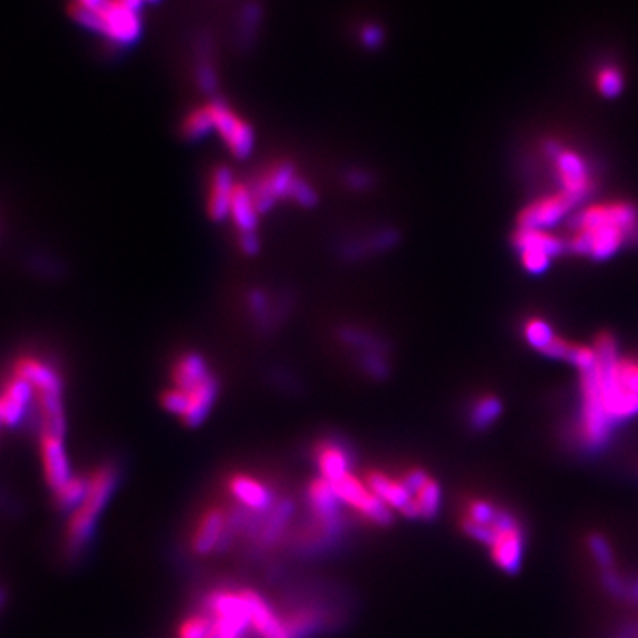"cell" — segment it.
<instances>
[{"label": "cell", "instance_id": "cell-1", "mask_svg": "<svg viewBox=\"0 0 638 638\" xmlns=\"http://www.w3.org/2000/svg\"><path fill=\"white\" fill-rule=\"evenodd\" d=\"M598 360L580 372L582 410L578 437L587 449L603 447L614 426L638 415V394L619 371V346L614 335L600 333L594 340Z\"/></svg>", "mask_w": 638, "mask_h": 638}, {"label": "cell", "instance_id": "cell-2", "mask_svg": "<svg viewBox=\"0 0 638 638\" xmlns=\"http://www.w3.org/2000/svg\"><path fill=\"white\" fill-rule=\"evenodd\" d=\"M568 252L593 261L618 256L626 245L638 241V208L630 200L596 202L571 217Z\"/></svg>", "mask_w": 638, "mask_h": 638}, {"label": "cell", "instance_id": "cell-3", "mask_svg": "<svg viewBox=\"0 0 638 638\" xmlns=\"http://www.w3.org/2000/svg\"><path fill=\"white\" fill-rule=\"evenodd\" d=\"M172 387L183 396L184 413L179 419L188 428L200 426L213 410L220 383L206 356L199 351L181 353L170 369Z\"/></svg>", "mask_w": 638, "mask_h": 638}, {"label": "cell", "instance_id": "cell-4", "mask_svg": "<svg viewBox=\"0 0 638 638\" xmlns=\"http://www.w3.org/2000/svg\"><path fill=\"white\" fill-rule=\"evenodd\" d=\"M118 484V470L112 463H103L89 476V487L80 505L70 516L66 527V553L78 557L91 541L100 514L110 500Z\"/></svg>", "mask_w": 638, "mask_h": 638}, {"label": "cell", "instance_id": "cell-5", "mask_svg": "<svg viewBox=\"0 0 638 638\" xmlns=\"http://www.w3.org/2000/svg\"><path fill=\"white\" fill-rule=\"evenodd\" d=\"M250 190L261 215L274 209L281 200L300 208H313L318 202V192L299 174L291 161H277L263 170L250 184Z\"/></svg>", "mask_w": 638, "mask_h": 638}, {"label": "cell", "instance_id": "cell-6", "mask_svg": "<svg viewBox=\"0 0 638 638\" xmlns=\"http://www.w3.org/2000/svg\"><path fill=\"white\" fill-rule=\"evenodd\" d=\"M68 12L78 25L102 34L116 46L135 45L143 36L141 12L125 7L119 0H107L96 11L71 2Z\"/></svg>", "mask_w": 638, "mask_h": 638}, {"label": "cell", "instance_id": "cell-7", "mask_svg": "<svg viewBox=\"0 0 638 638\" xmlns=\"http://www.w3.org/2000/svg\"><path fill=\"white\" fill-rule=\"evenodd\" d=\"M213 132L222 139L225 150L236 160L249 159L256 150L254 127L240 116L224 98L213 96L206 103Z\"/></svg>", "mask_w": 638, "mask_h": 638}, {"label": "cell", "instance_id": "cell-8", "mask_svg": "<svg viewBox=\"0 0 638 638\" xmlns=\"http://www.w3.org/2000/svg\"><path fill=\"white\" fill-rule=\"evenodd\" d=\"M544 155L552 160L559 190L573 195L580 202L593 193L596 181L593 168L584 155L557 141L544 143Z\"/></svg>", "mask_w": 638, "mask_h": 638}, {"label": "cell", "instance_id": "cell-9", "mask_svg": "<svg viewBox=\"0 0 638 638\" xmlns=\"http://www.w3.org/2000/svg\"><path fill=\"white\" fill-rule=\"evenodd\" d=\"M512 247L518 252L523 270L530 275H541L550 270L555 258L568 252L566 238L544 229L516 227Z\"/></svg>", "mask_w": 638, "mask_h": 638}, {"label": "cell", "instance_id": "cell-10", "mask_svg": "<svg viewBox=\"0 0 638 638\" xmlns=\"http://www.w3.org/2000/svg\"><path fill=\"white\" fill-rule=\"evenodd\" d=\"M330 484L339 500L355 509L367 521L380 527H390L394 523V511L369 489L364 478L348 472Z\"/></svg>", "mask_w": 638, "mask_h": 638}, {"label": "cell", "instance_id": "cell-11", "mask_svg": "<svg viewBox=\"0 0 638 638\" xmlns=\"http://www.w3.org/2000/svg\"><path fill=\"white\" fill-rule=\"evenodd\" d=\"M582 202L573 195L557 190L548 195L537 197L528 202L518 215V227L525 229H544L550 231L553 225L573 217Z\"/></svg>", "mask_w": 638, "mask_h": 638}, {"label": "cell", "instance_id": "cell-12", "mask_svg": "<svg viewBox=\"0 0 638 638\" xmlns=\"http://www.w3.org/2000/svg\"><path fill=\"white\" fill-rule=\"evenodd\" d=\"M493 562L505 573L514 575L523 564L525 553V534L519 521L507 511L502 509L498 519V532L489 544Z\"/></svg>", "mask_w": 638, "mask_h": 638}, {"label": "cell", "instance_id": "cell-13", "mask_svg": "<svg viewBox=\"0 0 638 638\" xmlns=\"http://www.w3.org/2000/svg\"><path fill=\"white\" fill-rule=\"evenodd\" d=\"M259 217L261 213L256 206L250 184L238 183L233 193L229 220L233 222L238 233L240 249L247 256H254L259 250V236H258Z\"/></svg>", "mask_w": 638, "mask_h": 638}, {"label": "cell", "instance_id": "cell-14", "mask_svg": "<svg viewBox=\"0 0 638 638\" xmlns=\"http://www.w3.org/2000/svg\"><path fill=\"white\" fill-rule=\"evenodd\" d=\"M364 480L369 486V489L380 500H383L392 511H397L408 519H421L415 496L401 478H392L381 470L371 469L364 474Z\"/></svg>", "mask_w": 638, "mask_h": 638}, {"label": "cell", "instance_id": "cell-15", "mask_svg": "<svg viewBox=\"0 0 638 638\" xmlns=\"http://www.w3.org/2000/svg\"><path fill=\"white\" fill-rule=\"evenodd\" d=\"M227 511L220 505L204 511L192 532L190 550L195 555H208L225 543Z\"/></svg>", "mask_w": 638, "mask_h": 638}, {"label": "cell", "instance_id": "cell-16", "mask_svg": "<svg viewBox=\"0 0 638 638\" xmlns=\"http://www.w3.org/2000/svg\"><path fill=\"white\" fill-rule=\"evenodd\" d=\"M39 454L43 463V474L48 487L57 491L62 484H66L71 476L70 460L64 447V437H57L52 433L39 435Z\"/></svg>", "mask_w": 638, "mask_h": 638}, {"label": "cell", "instance_id": "cell-17", "mask_svg": "<svg viewBox=\"0 0 638 638\" xmlns=\"http://www.w3.org/2000/svg\"><path fill=\"white\" fill-rule=\"evenodd\" d=\"M240 594L245 601L250 628L259 638H290L284 619L272 610L266 600L254 589H240Z\"/></svg>", "mask_w": 638, "mask_h": 638}, {"label": "cell", "instance_id": "cell-18", "mask_svg": "<svg viewBox=\"0 0 638 638\" xmlns=\"http://www.w3.org/2000/svg\"><path fill=\"white\" fill-rule=\"evenodd\" d=\"M238 181L227 165H217L211 170L206 193V211L213 222L229 220L233 193Z\"/></svg>", "mask_w": 638, "mask_h": 638}, {"label": "cell", "instance_id": "cell-19", "mask_svg": "<svg viewBox=\"0 0 638 638\" xmlns=\"http://www.w3.org/2000/svg\"><path fill=\"white\" fill-rule=\"evenodd\" d=\"M227 489L250 512H266L275 505L272 487L254 476L236 472L227 478Z\"/></svg>", "mask_w": 638, "mask_h": 638}, {"label": "cell", "instance_id": "cell-20", "mask_svg": "<svg viewBox=\"0 0 638 638\" xmlns=\"http://www.w3.org/2000/svg\"><path fill=\"white\" fill-rule=\"evenodd\" d=\"M315 460L318 465L319 476L333 482L344 474L351 472V454L344 446L335 440H323L315 447Z\"/></svg>", "mask_w": 638, "mask_h": 638}, {"label": "cell", "instance_id": "cell-21", "mask_svg": "<svg viewBox=\"0 0 638 638\" xmlns=\"http://www.w3.org/2000/svg\"><path fill=\"white\" fill-rule=\"evenodd\" d=\"M293 502L284 498L281 502H277L270 511H268V516H265L261 521H259V528L258 532L254 534V537L258 539V544L263 546V548H268L272 546L279 537L281 534L284 532V527L288 525L291 514H293ZM254 539V541H256Z\"/></svg>", "mask_w": 638, "mask_h": 638}, {"label": "cell", "instance_id": "cell-22", "mask_svg": "<svg viewBox=\"0 0 638 638\" xmlns=\"http://www.w3.org/2000/svg\"><path fill=\"white\" fill-rule=\"evenodd\" d=\"M89 487V478L73 476L66 484H62L57 491H53L55 507L59 511H75L84 500Z\"/></svg>", "mask_w": 638, "mask_h": 638}, {"label": "cell", "instance_id": "cell-23", "mask_svg": "<svg viewBox=\"0 0 638 638\" xmlns=\"http://www.w3.org/2000/svg\"><path fill=\"white\" fill-rule=\"evenodd\" d=\"M502 413V403L496 396H482L472 405L470 424L474 429H487Z\"/></svg>", "mask_w": 638, "mask_h": 638}, {"label": "cell", "instance_id": "cell-24", "mask_svg": "<svg viewBox=\"0 0 638 638\" xmlns=\"http://www.w3.org/2000/svg\"><path fill=\"white\" fill-rule=\"evenodd\" d=\"M181 130H183L184 139L193 141V143L202 141L209 134H213V125H211V118L208 114L206 105H200V107H195L193 110H190L184 116Z\"/></svg>", "mask_w": 638, "mask_h": 638}, {"label": "cell", "instance_id": "cell-25", "mask_svg": "<svg viewBox=\"0 0 638 638\" xmlns=\"http://www.w3.org/2000/svg\"><path fill=\"white\" fill-rule=\"evenodd\" d=\"M413 496H415V503L419 507L421 519L437 518V514L440 511V502H442V489L435 478H428L424 482V486Z\"/></svg>", "mask_w": 638, "mask_h": 638}, {"label": "cell", "instance_id": "cell-26", "mask_svg": "<svg viewBox=\"0 0 638 638\" xmlns=\"http://www.w3.org/2000/svg\"><path fill=\"white\" fill-rule=\"evenodd\" d=\"M559 333L543 318H528L523 324V337L527 344L537 351H544Z\"/></svg>", "mask_w": 638, "mask_h": 638}, {"label": "cell", "instance_id": "cell-27", "mask_svg": "<svg viewBox=\"0 0 638 638\" xmlns=\"http://www.w3.org/2000/svg\"><path fill=\"white\" fill-rule=\"evenodd\" d=\"M596 89L603 98L614 100L625 91V75L616 64H605L596 73Z\"/></svg>", "mask_w": 638, "mask_h": 638}, {"label": "cell", "instance_id": "cell-28", "mask_svg": "<svg viewBox=\"0 0 638 638\" xmlns=\"http://www.w3.org/2000/svg\"><path fill=\"white\" fill-rule=\"evenodd\" d=\"M263 18V11H261V5L254 0L247 2L243 7H241V12H240V25H238V30H240V43H245V45H250L254 39H256V32L259 29V21Z\"/></svg>", "mask_w": 638, "mask_h": 638}, {"label": "cell", "instance_id": "cell-29", "mask_svg": "<svg viewBox=\"0 0 638 638\" xmlns=\"http://www.w3.org/2000/svg\"><path fill=\"white\" fill-rule=\"evenodd\" d=\"M213 623L208 614H192L177 628V638H208Z\"/></svg>", "mask_w": 638, "mask_h": 638}, {"label": "cell", "instance_id": "cell-30", "mask_svg": "<svg viewBox=\"0 0 638 638\" xmlns=\"http://www.w3.org/2000/svg\"><path fill=\"white\" fill-rule=\"evenodd\" d=\"M589 550L596 560V564L601 569H610L614 568V552L612 546L609 543V539L601 534H593L589 537Z\"/></svg>", "mask_w": 638, "mask_h": 638}, {"label": "cell", "instance_id": "cell-31", "mask_svg": "<svg viewBox=\"0 0 638 638\" xmlns=\"http://www.w3.org/2000/svg\"><path fill=\"white\" fill-rule=\"evenodd\" d=\"M358 39H360V45L365 50H378L385 43V29L381 25H378V23H372V21L364 23L360 27Z\"/></svg>", "mask_w": 638, "mask_h": 638}, {"label": "cell", "instance_id": "cell-32", "mask_svg": "<svg viewBox=\"0 0 638 638\" xmlns=\"http://www.w3.org/2000/svg\"><path fill=\"white\" fill-rule=\"evenodd\" d=\"M601 584L607 589V593L614 598H623L626 596V580L614 569H601Z\"/></svg>", "mask_w": 638, "mask_h": 638}, {"label": "cell", "instance_id": "cell-33", "mask_svg": "<svg viewBox=\"0 0 638 638\" xmlns=\"http://www.w3.org/2000/svg\"><path fill=\"white\" fill-rule=\"evenodd\" d=\"M348 183L353 184L355 188H367L369 176H367L364 170H355V172H351V176L348 177Z\"/></svg>", "mask_w": 638, "mask_h": 638}, {"label": "cell", "instance_id": "cell-34", "mask_svg": "<svg viewBox=\"0 0 638 638\" xmlns=\"http://www.w3.org/2000/svg\"><path fill=\"white\" fill-rule=\"evenodd\" d=\"M626 601L630 603H638V578H634L630 582H626Z\"/></svg>", "mask_w": 638, "mask_h": 638}, {"label": "cell", "instance_id": "cell-35", "mask_svg": "<svg viewBox=\"0 0 638 638\" xmlns=\"http://www.w3.org/2000/svg\"><path fill=\"white\" fill-rule=\"evenodd\" d=\"M125 7H128V9H132V11H135V12H141L143 11V7L148 4V0H119Z\"/></svg>", "mask_w": 638, "mask_h": 638}, {"label": "cell", "instance_id": "cell-36", "mask_svg": "<svg viewBox=\"0 0 638 638\" xmlns=\"http://www.w3.org/2000/svg\"><path fill=\"white\" fill-rule=\"evenodd\" d=\"M73 2L78 4V5H82V7H86V9L96 11V9H100L107 0H73Z\"/></svg>", "mask_w": 638, "mask_h": 638}, {"label": "cell", "instance_id": "cell-37", "mask_svg": "<svg viewBox=\"0 0 638 638\" xmlns=\"http://www.w3.org/2000/svg\"><path fill=\"white\" fill-rule=\"evenodd\" d=\"M4 601H5V593H4V589H0V609H2Z\"/></svg>", "mask_w": 638, "mask_h": 638}, {"label": "cell", "instance_id": "cell-38", "mask_svg": "<svg viewBox=\"0 0 638 638\" xmlns=\"http://www.w3.org/2000/svg\"><path fill=\"white\" fill-rule=\"evenodd\" d=\"M148 2H151V4H155V2H160V0H148Z\"/></svg>", "mask_w": 638, "mask_h": 638}]
</instances>
